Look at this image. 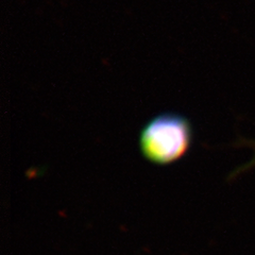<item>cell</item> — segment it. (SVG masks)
Segmentation results:
<instances>
[{"label":"cell","mask_w":255,"mask_h":255,"mask_svg":"<svg viewBox=\"0 0 255 255\" xmlns=\"http://www.w3.org/2000/svg\"><path fill=\"white\" fill-rule=\"evenodd\" d=\"M193 141L189 119L177 113H161L141 128L139 149L142 156L155 165H169L184 156Z\"/></svg>","instance_id":"6da1fadb"},{"label":"cell","mask_w":255,"mask_h":255,"mask_svg":"<svg viewBox=\"0 0 255 255\" xmlns=\"http://www.w3.org/2000/svg\"><path fill=\"white\" fill-rule=\"evenodd\" d=\"M254 148H255V143H254ZM251 165H255V158L251 162Z\"/></svg>","instance_id":"7a4b0ae2"}]
</instances>
